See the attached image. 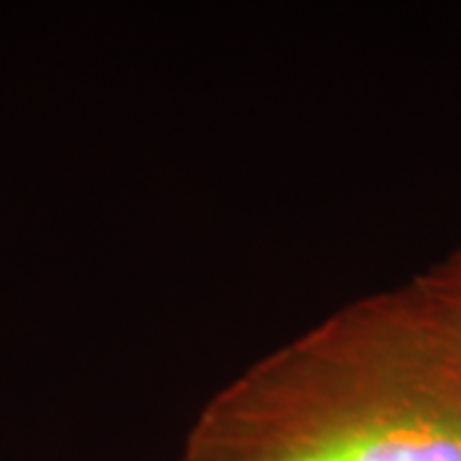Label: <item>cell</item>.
<instances>
[{"mask_svg": "<svg viewBox=\"0 0 461 461\" xmlns=\"http://www.w3.org/2000/svg\"><path fill=\"white\" fill-rule=\"evenodd\" d=\"M414 288L461 348V252Z\"/></svg>", "mask_w": 461, "mask_h": 461, "instance_id": "7a4b0ae2", "label": "cell"}, {"mask_svg": "<svg viewBox=\"0 0 461 461\" xmlns=\"http://www.w3.org/2000/svg\"><path fill=\"white\" fill-rule=\"evenodd\" d=\"M182 461H461V348L417 288L363 299L218 391Z\"/></svg>", "mask_w": 461, "mask_h": 461, "instance_id": "6da1fadb", "label": "cell"}]
</instances>
